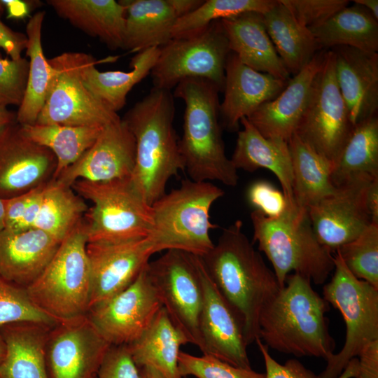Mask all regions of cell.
Segmentation results:
<instances>
[{"mask_svg": "<svg viewBox=\"0 0 378 378\" xmlns=\"http://www.w3.org/2000/svg\"><path fill=\"white\" fill-rule=\"evenodd\" d=\"M97 378H140L139 368L134 363L127 346H110L102 362Z\"/></svg>", "mask_w": 378, "mask_h": 378, "instance_id": "46", "label": "cell"}, {"mask_svg": "<svg viewBox=\"0 0 378 378\" xmlns=\"http://www.w3.org/2000/svg\"><path fill=\"white\" fill-rule=\"evenodd\" d=\"M6 200L0 198V232L5 229V212Z\"/></svg>", "mask_w": 378, "mask_h": 378, "instance_id": "56", "label": "cell"}, {"mask_svg": "<svg viewBox=\"0 0 378 378\" xmlns=\"http://www.w3.org/2000/svg\"><path fill=\"white\" fill-rule=\"evenodd\" d=\"M138 368L140 378H165L161 373L151 367L144 366Z\"/></svg>", "mask_w": 378, "mask_h": 378, "instance_id": "55", "label": "cell"}, {"mask_svg": "<svg viewBox=\"0 0 378 378\" xmlns=\"http://www.w3.org/2000/svg\"><path fill=\"white\" fill-rule=\"evenodd\" d=\"M16 121V113L8 111L6 106L0 108V137Z\"/></svg>", "mask_w": 378, "mask_h": 378, "instance_id": "53", "label": "cell"}, {"mask_svg": "<svg viewBox=\"0 0 378 378\" xmlns=\"http://www.w3.org/2000/svg\"><path fill=\"white\" fill-rule=\"evenodd\" d=\"M224 194L211 182L186 179L152 204L146 238L155 253L178 250L200 257L206 254L214 245L210 230L216 227L210 221L209 211Z\"/></svg>", "mask_w": 378, "mask_h": 378, "instance_id": "6", "label": "cell"}, {"mask_svg": "<svg viewBox=\"0 0 378 378\" xmlns=\"http://www.w3.org/2000/svg\"><path fill=\"white\" fill-rule=\"evenodd\" d=\"M219 92L214 83L202 78H186L175 87L174 97L185 103L179 150L190 179L234 187L239 176L225 153Z\"/></svg>", "mask_w": 378, "mask_h": 378, "instance_id": "4", "label": "cell"}, {"mask_svg": "<svg viewBox=\"0 0 378 378\" xmlns=\"http://www.w3.org/2000/svg\"><path fill=\"white\" fill-rule=\"evenodd\" d=\"M246 198L254 210L270 218L281 216L290 205L283 192L265 180L251 183L247 189Z\"/></svg>", "mask_w": 378, "mask_h": 378, "instance_id": "45", "label": "cell"}, {"mask_svg": "<svg viewBox=\"0 0 378 378\" xmlns=\"http://www.w3.org/2000/svg\"><path fill=\"white\" fill-rule=\"evenodd\" d=\"M148 277L162 307L189 343L202 349L199 320L203 303L195 255L168 250L146 265Z\"/></svg>", "mask_w": 378, "mask_h": 378, "instance_id": "13", "label": "cell"}, {"mask_svg": "<svg viewBox=\"0 0 378 378\" xmlns=\"http://www.w3.org/2000/svg\"><path fill=\"white\" fill-rule=\"evenodd\" d=\"M51 327L16 323L0 328L6 354L0 362V378H49L46 343Z\"/></svg>", "mask_w": 378, "mask_h": 378, "instance_id": "27", "label": "cell"}, {"mask_svg": "<svg viewBox=\"0 0 378 378\" xmlns=\"http://www.w3.org/2000/svg\"><path fill=\"white\" fill-rule=\"evenodd\" d=\"M160 54V48L141 50L131 60L130 71L101 72L96 68L97 62L87 55L82 68V77L90 91L104 104L117 113L126 104L127 96L132 88L150 74Z\"/></svg>", "mask_w": 378, "mask_h": 378, "instance_id": "31", "label": "cell"}, {"mask_svg": "<svg viewBox=\"0 0 378 378\" xmlns=\"http://www.w3.org/2000/svg\"><path fill=\"white\" fill-rule=\"evenodd\" d=\"M183 378H187V377H183Z\"/></svg>", "mask_w": 378, "mask_h": 378, "instance_id": "59", "label": "cell"}, {"mask_svg": "<svg viewBox=\"0 0 378 378\" xmlns=\"http://www.w3.org/2000/svg\"><path fill=\"white\" fill-rule=\"evenodd\" d=\"M353 2L365 8L378 20V0H354Z\"/></svg>", "mask_w": 378, "mask_h": 378, "instance_id": "54", "label": "cell"}, {"mask_svg": "<svg viewBox=\"0 0 378 378\" xmlns=\"http://www.w3.org/2000/svg\"><path fill=\"white\" fill-rule=\"evenodd\" d=\"M27 45V35L12 30L0 20V48L12 59L21 58V53Z\"/></svg>", "mask_w": 378, "mask_h": 378, "instance_id": "49", "label": "cell"}, {"mask_svg": "<svg viewBox=\"0 0 378 378\" xmlns=\"http://www.w3.org/2000/svg\"><path fill=\"white\" fill-rule=\"evenodd\" d=\"M354 127L337 83L333 52L327 50L295 134L335 164Z\"/></svg>", "mask_w": 378, "mask_h": 378, "instance_id": "12", "label": "cell"}, {"mask_svg": "<svg viewBox=\"0 0 378 378\" xmlns=\"http://www.w3.org/2000/svg\"><path fill=\"white\" fill-rule=\"evenodd\" d=\"M278 0H206L194 11L177 19L172 38L196 32L216 20L232 18L248 12L264 14Z\"/></svg>", "mask_w": 378, "mask_h": 378, "instance_id": "39", "label": "cell"}, {"mask_svg": "<svg viewBox=\"0 0 378 378\" xmlns=\"http://www.w3.org/2000/svg\"><path fill=\"white\" fill-rule=\"evenodd\" d=\"M334 265V274L323 287V298L340 312L346 337L343 347L326 360L318 378H337L350 360L378 340V289L355 277L336 252Z\"/></svg>", "mask_w": 378, "mask_h": 378, "instance_id": "9", "label": "cell"}, {"mask_svg": "<svg viewBox=\"0 0 378 378\" xmlns=\"http://www.w3.org/2000/svg\"><path fill=\"white\" fill-rule=\"evenodd\" d=\"M126 8L123 49L160 48L172 38L178 18L169 0H120Z\"/></svg>", "mask_w": 378, "mask_h": 378, "instance_id": "30", "label": "cell"}, {"mask_svg": "<svg viewBox=\"0 0 378 378\" xmlns=\"http://www.w3.org/2000/svg\"><path fill=\"white\" fill-rule=\"evenodd\" d=\"M88 208L72 188L51 179L44 186L34 227L61 242L83 220Z\"/></svg>", "mask_w": 378, "mask_h": 378, "instance_id": "37", "label": "cell"}, {"mask_svg": "<svg viewBox=\"0 0 378 378\" xmlns=\"http://www.w3.org/2000/svg\"><path fill=\"white\" fill-rule=\"evenodd\" d=\"M178 18L194 11L204 2L202 0H169Z\"/></svg>", "mask_w": 378, "mask_h": 378, "instance_id": "52", "label": "cell"}, {"mask_svg": "<svg viewBox=\"0 0 378 378\" xmlns=\"http://www.w3.org/2000/svg\"><path fill=\"white\" fill-rule=\"evenodd\" d=\"M195 260L203 292L199 320L200 351L234 366L251 369L241 320L209 276L201 257L195 255Z\"/></svg>", "mask_w": 378, "mask_h": 378, "instance_id": "17", "label": "cell"}, {"mask_svg": "<svg viewBox=\"0 0 378 378\" xmlns=\"http://www.w3.org/2000/svg\"><path fill=\"white\" fill-rule=\"evenodd\" d=\"M361 175L378 178L377 115L354 125L334 164L331 179L336 187Z\"/></svg>", "mask_w": 378, "mask_h": 378, "instance_id": "38", "label": "cell"}, {"mask_svg": "<svg viewBox=\"0 0 378 378\" xmlns=\"http://www.w3.org/2000/svg\"><path fill=\"white\" fill-rule=\"evenodd\" d=\"M187 343L186 337L162 307L148 329L127 346L138 368L148 366L165 378H181L178 359L181 346Z\"/></svg>", "mask_w": 378, "mask_h": 378, "instance_id": "29", "label": "cell"}, {"mask_svg": "<svg viewBox=\"0 0 378 378\" xmlns=\"http://www.w3.org/2000/svg\"><path fill=\"white\" fill-rule=\"evenodd\" d=\"M87 244L83 219L60 242L44 270L26 288L34 304L58 321L88 312L90 274Z\"/></svg>", "mask_w": 378, "mask_h": 378, "instance_id": "7", "label": "cell"}, {"mask_svg": "<svg viewBox=\"0 0 378 378\" xmlns=\"http://www.w3.org/2000/svg\"><path fill=\"white\" fill-rule=\"evenodd\" d=\"M378 178L366 175L353 177L307 209L318 241L335 253L358 237L372 223L365 204L370 182Z\"/></svg>", "mask_w": 378, "mask_h": 378, "instance_id": "16", "label": "cell"}, {"mask_svg": "<svg viewBox=\"0 0 378 378\" xmlns=\"http://www.w3.org/2000/svg\"><path fill=\"white\" fill-rule=\"evenodd\" d=\"M86 252L90 274L89 309L131 285L155 253L147 238L113 243L89 242Z\"/></svg>", "mask_w": 378, "mask_h": 378, "instance_id": "18", "label": "cell"}, {"mask_svg": "<svg viewBox=\"0 0 378 378\" xmlns=\"http://www.w3.org/2000/svg\"><path fill=\"white\" fill-rule=\"evenodd\" d=\"M20 125L27 138L54 154L57 164L52 179L57 178L64 170L76 162L92 146L105 127L38 124Z\"/></svg>", "mask_w": 378, "mask_h": 378, "instance_id": "36", "label": "cell"}, {"mask_svg": "<svg viewBox=\"0 0 378 378\" xmlns=\"http://www.w3.org/2000/svg\"><path fill=\"white\" fill-rule=\"evenodd\" d=\"M296 21L308 29L318 25L347 6V0H279Z\"/></svg>", "mask_w": 378, "mask_h": 378, "instance_id": "44", "label": "cell"}, {"mask_svg": "<svg viewBox=\"0 0 378 378\" xmlns=\"http://www.w3.org/2000/svg\"><path fill=\"white\" fill-rule=\"evenodd\" d=\"M327 50L318 52L274 99L260 105L246 118L265 138L288 142L307 105L313 83L321 69Z\"/></svg>", "mask_w": 378, "mask_h": 378, "instance_id": "21", "label": "cell"}, {"mask_svg": "<svg viewBox=\"0 0 378 378\" xmlns=\"http://www.w3.org/2000/svg\"><path fill=\"white\" fill-rule=\"evenodd\" d=\"M262 18L274 47L290 74L300 71L322 50L311 31L300 24L279 0Z\"/></svg>", "mask_w": 378, "mask_h": 378, "instance_id": "32", "label": "cell"}, {"mask_svg": "<svg viewBox=\"0 0 378 378\" xmlns=\"http://www.w3.org/2000/svg\"><path fill=\"white\" fill-rule=\"evenodd\" d=\"M135 155L134 137L120 118L106 125L92 146L53 180L71 186L77 180L106 182L131 178Z\"/></svg>", "mask_w": 378, "mask_h": 378, "instance_id": "19", "label": "cell"}, {"mask_svg": "<svg viewBox=\"0 0 378 378\" xmlns=\"http://www.w3.org/2000/svg\"><path fill=\"white\" fill-rule=\"evenodd\" d=\"M236 145L230 160L237 170L271 171L281 183L289 204L295 205L293 193V169L288 142L263 136L245 117L240 120Z\"/></svg>", "mask_w": 378, "mask_h": 378, "instance_id": "26", "label": "cell"}, {"mask_svg": "<svg viewBox=\"0 0 378 378\" xmlns=\"http://www.w3.org/2000/svg\"><path fill=\"white\" fill-rule=\"evenodd\" d=\"M253 241L271 262L281 288L290 272L316 285L323 284L334 270V255L318 240L307 209L293 205L270 218L253 210L250 215Z\"/></svg>", "mask_w": 378, "mask_h": 378, "instance_id": "5", "label": "cell"}, {"mask_svg": "<svg viewBox=\"0 0 378 378\" xmlns=\"http://www.w3.org/2000/svg\"><path fill=\"white\" fill-rule=\"evenodd\" d=\"M60 17L108 48H123L126 8L114 0H48Z\"/></svg>", "mask_w": 378, "mask_h": 378, "instance_id": "28", "label": "cell"}, {"mask_svg": "<svg viewBox=\"0 0 378 378\" xmlns=\"http://www.w3.org/2000/svg\"><path fill=\"white\" fill-rule=\"evenodd\" d=\"M71 187L92 205L83 218L88 243L122 242L148 237L151 206L131 178L106 182L77 180Z\"/></svg>", "mask_w": 378, "mask_h": 378, "instance_id": "8", "label": "cell"}, {"mask_svg": "<svg viewBox=\"0 0 378 378\" xmlns=\"http://www.w3.org/2000/svg\"><path fill=\"white\" fill-rule=\"evenodd\" d=\"M288 81L253 69L230 52L225 69L224 97L220 103L221 125L231 132L239 131L240 120L276 97Z\"/></svg>", "mask_w": 378, "mask_h": 378, "instance_id": "22", "label": "cell"}, {"mask_svg": "<svg viewBox=\"0 0 378 378\" xmlns=\"http://www.w3.org/2000/svg\"><path fill=\"white\" fill-rule=\"evenodd\" d=\"M335 252L355 277L378 289V223H372Z\"/></svg>", "mask_w": 378, "mask_h": 378, "instance_id": "40", "label": "cell"}, {"mask_svg": "<svg viewBox=\"0 0 378 378\" xmlns=\"http://www.w3.org/2000/svg\"><path fill=\"white\" fill-rule=\"evenodd\" d=\"M5 354H6V345H5L4 340L0 335V362L4 358Z\"/></svg>", "mask_w": 378, "mask_h": 378, "instance_id": "57", "label": "cell"}, {"mask_svg": "<svg viewBox=\"0 0 378 378\" xmlns=\"http://www.w3.org/2000/svg\"><path fill=\"white\" fill-rule=\"evenodd\" d=\"M174 114L172 92L153 88L122 118L135 139L131 180L150 206L166 193L168 181L185 171Z\"/></svg>", "mask_w": 378, "mask_h": 378, "instance_id": "3", "label": "cell"}, {"mask_svg": "<svg viewBox=\"0 0 378 378\" xmlns=\"http://www.w3.org/2000/svg\"><path fill=\"white\" fill-rule=\"evenodd\" d=\"M255 342L265 362V378H318V375L306 368L295 358L289 359L284 364H280L271 356L269 348L260 338H257Z\"/></svg>", "mask_w": 378, "mask_h": 378, "instance_id": "47", "label": "cell"}, {"mask_svg": "<svg viewBox=\"0 0 378 378\" xmlns=\"http://www.w3.org/2000/svg\"><path fill=\"white\" fill-rule=\"evenodd\" d=\"M337 83L354 125L377 115L378 53L349 46L330 49Z\"/></svg>", "mask_w": 378, "mask_h": 378, "instance_id": "23", "label": "cell"}, {"mask_svg": "<svg viewBox=\"0 0 378 378\" xmlns=\"http://www.w3.org/2000/svg\"><path fill=\"white\" fill-rule=\"evenodd\" d=\"M206 272L241 320L247 346L259 337V316L281 288L237 220L223 228L216 244L201 257Z\"/></svg>", "mask_w": 378, "mask_h": 378, "instance_id": "1", "label": "cell"}, {"mask_svg": "<svg viewBox=\"0 0 378 378\" xmlns=\"http://www.w3.org/2000/svg\"><path fill=\"white\" fill-rule=\"evenodd\" d=\"M60 242L39 229L0 232V275L27 288L48 265Z\"/></svg>", "mask_w": 378, "mask_h": 378, "instance_id": "24", "label": "cell"}, {"mask_svg": "<svg viewBox=\"0 0 378 378\" xmlns=\"http://www.w3.org/2000/svg\"><path fill=\"white\" fill-rule=\"evenodd\" d=\"M44 11L35 13L29 20L26 32V54L29 57V72L24 95L16 113L20 125H34L44 104L52 69L45 57L41 44Z\"/></svg>", "mask_w": 378, "mask_h": 378, "instance_id": "35", "label": "cell"}, {"mask_svg": "<svg viewBox=\"0 0 378 378\" xmlns=\"http://www.w3.org/2000/svg\"><path fill=\"white\" fill-rule=\"evenodd\" d=\"M56 158L27 138L16 122L0 137V198L27 192L52 179Z\"/></svg>", "mask_w": 378, "mask_h": 378, "instance_id": "20", "label": "cell"}, {"mask_svg": "<svg viewBox=\"0 0 378 378\" xmlns=\"http://www.w3.org/2000/svg\"><path fill=\"white\" fill-rule=\"evenodd\" d=\"M29 62L0 57V102L20 106L23 99L29 72Z\"/></svg>", "mask_w": 378, "mask_h": 378, "instance_id": "43", "label": "cell"}, {"mask_svg": "<svg viewBox=\"0 0 378 378\" xmlns=\"http://www.w3.org/2000/svg\"><path fill=\"white\" fill-rule=\"evenodd\" d=\"M161 308L146 266L131 285L91 307L87 316L111 345L127 346L142 335Z\"/></svg>", "mask_w": 378, "mask_h": 378, "instance_id": "15", "label": "cell"}, {"mask_svg": "<svg viewBox=\"0 0 378 378\" xmlns=\"http://www.w3.org/2000/svg\"><path fill=\"white\" fill-rule=\"evenodd\" d=\"M231 52L253 69L289 80L290 74L267 32L262 14L248 12L220 20Z\"/></svg>", "mask_w": 378, "mask_h": 378, "instance_id": "25", "label": "cell"}, {"mask_svg": "<svg viewBox=\"0 0 378 378\" xmlns=\"http://www.w3.org/2000/svg\"><path fill=\"white\" fill-rule=\"evenodd\" d=\"M311 283L299 274L287 276L284 286L261 310L259 337L279 352L327 360L335 348L326 316L330 304Z\"/></svg>", "mask_w": 378, "mask_h": 378, "instance_id": "2", "label": "cell"}, {"mask_svg": "<svg viewBox=\"0 0 378 378\" xmlns=\"http://www.w3.org/2000/svg\"><path fill=\"white\" fill-rule=\"evenodd\" d=\"M295 204L308 209L335 189L331 179L334 164L318 153L295 133L288 141Z\"/></svg>", "mask_w": 378, "mask_h": 378, "instance_id": "34", "label": "cell"}, {"mask_svg": "<svg viewBox=\"0 0 378 378\" xmlns=\"http://www.w3.org/2000/svg\"><path fill=\"white\" fill-rule=\"evenodd\" d=\"M4 106H4V104H2L0 102V108H1V107H4Z\"/></svg>", "mask_w": 378, "mask_h": 378, "instance_id": "58", "label": "cell"}, {"mask_svg": "<svg viewBox=\"0 0 378 378\" xmlns=\"http://www.w3.org/2000/svg\"><path fill=\"white\" fill-rule=\"evenodd\" d=\"M309 29L322 50L349 46L367 52L378 51V20L355 4Z\"/></svg>", "mask_w": 378, "mask_h": 378, "instance_id": "33", "label": "cell"}, {"mask_svg": "<svg viewBox=\"0 0 378 378\" xmlns=\"http://www.w3.org/2000/svg\"><path fill=\"white\" fill-rule=\"evenodd\" d=\"M111 346L87 314L58 321L46 343L49 378H97Z\"/></svg>", "mask_w": 378, "mask_h": 378, "instance_id": "14", "label": "cell"}, {"mask_svg": "<svg viewBox=\"0 0 378 378\" xmlns=\"http://www.w3.org/2000/svg\"><path fill=\"white\" fill-rule=\"evenodd\" d=\"M365 204L372 223H378V178L369 184L365 194Z\"/></svg>", "mask_w": 378, "mask_h": 378, "instance_id": "51", "label": "cell"}, {"mask_svg": "<svg viewBox=\"0 0 378 378\" xmlns=\"http://www.w3.org/2000/svg\"><path fill=\"white\" fill-rule=\"evenodd\" d=\"M178 370L181 378L189 375L197 378H265V373L234 366L211 355L197 356L181 351Z\"/></svg>", "mask_w": 378, "mask_h": 378, "instance_id": "42", "label": "cell"}, {"mask_svg": "<svg viewBox=\"0 0 378 378\" xmlns=\"http://www.w3.org/2000/svg\"><path fill=\"white\" fill-rule=\"evenodd\" d=\"M358 356L354 378H378V340L368 344Z\"/></svg>", "mask_w": 378, "mask_h": 378, "instance_id": "48", "label": "cell"}, {"mask_svg": "<svg viewBox=\"0 0 378 378\" xmlns=\"http://www.w3.org/2000/svg\"><path fill=\"white\" fill-rule=\"evenodd\" d=\"M24 322L52 327L58 321L34 304L26 288L6 280L0 275V328Z\"/></svg>", "mask_w": 378, "mask_h": 378, "instance_id": "41", "label": "cell"}, {"mask_svg": "<svg viewBox=\"0 0 378 378\" xmlns=\"http://www.w3.org/2000/svg\"><path fill=\"white\" fill-rule=\"evenodd\" d=\"M87 55L69 52L48 59L52 74L35 124L104 127L120 119L84 83L82 68Z\"/></svg>", "mask_w": 378, "mask_h": 378, "instance_id": "11", "label": "cell"}, {"mask_svg": "<svg viewBox=\"0 0 378 378\" xmlns=\"http://www.w3.org/2000/svg\"><path fill=\"white\" fill-rule=\"evenodd\" d=\"M31 192L32 190L6 200L5 229H13L20 221L29 202Z\"/></svg>", "mask_w": 378, "mask_h": 378, "instance_id": "50", "label": "cell"}, {"mask_svg": "<svg viewBox=\"0 0 378 378\" xmlns=\"http://www.w3.org/2000/svg\"><path fill=\"white\" fill-rule=\"evenodd\" d=\"M230 52L220 20L189 35L172 38L160 48L150 72L153 88L171 91L184 79L202 78L223 92Z\"/></svg>", "mask_w": 378, "mask_h": 378, "instance_id": "10", "label": "cell"}]
</instances>
